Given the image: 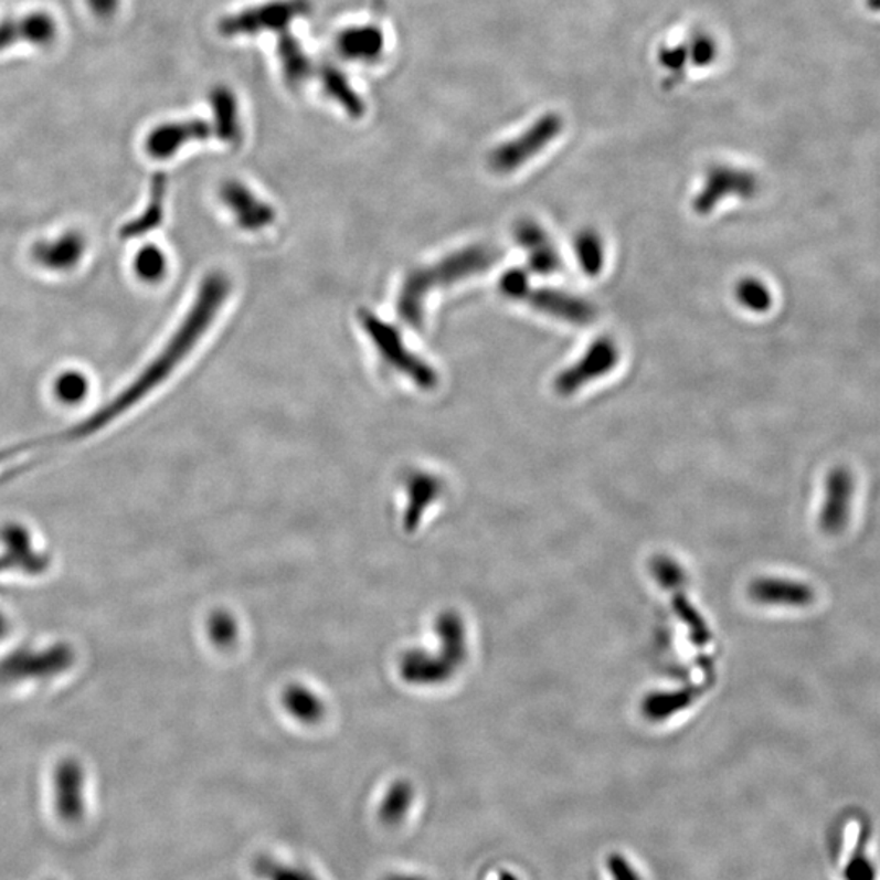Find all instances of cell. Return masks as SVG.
I'll return each mask as SVG.
<instances>
[{"mask_svg": "<svg viewBox=\"0 0 880 880\" xmlns=\"http://www.w3.org/2000/svg\"><path fill=\"white\" fill-rule=\"evenodd\" d=\"M499 253L489 245H471L460 252L445 256L434 265L414 269L407 274L399 296L400 317L417 328L423 325L424 305L427 297L439 287L452 286L460 280L488 272Z\"/></svg>", "mask_w": 880, "mask_h": 880, "instance_id": "obj_2", "label": "cell"}, {"mask_svg": "<svg viewBox=\"0 0 880 880\" xmlns=\"http://www.w3.org/2000/svg\"><path fill=\"white\" fill-rule=\"evenodd\" d=\"M685 46H687L688 61H691V64L697 67L710 66L718 54V47L708 34H695L690 43Z\"/></svg>", "mask_w": 880, "mask_h": 880, "instance_id": "obj_28", "label": "cell"}, {"mask_svg": "<svg viewBox=\"0 0 880 880\" xmlns=\"http://www.w3.org/2000/svg\"><path fill=\"white\" fill-rule=\"evenodd\" d=\"M411 803H413V787L407 781H396L380 806V820L386 827H396L405 820Z\"/></svg>", "mask_w": 880, "mask_h": 880, "instance_id": "obj_22", "label": "cell"}, {"mask_svg": "<svg viewBox=\"0 0 880 880\" xmlns=\"http://www.w3.org/2000/svg\"><path fill=\"white\" fill-rule=\"evenodd\" d=\"M382 880H427L423 878V876L417 874H402V872H392V874L385 876Z\"/></svg>", "mask_w": 880, "mask_h": 880, "instance_id": "obj_34", "label": "cell"}, {"mask_svg": "<svg viewBox=\"0 0 880 880\" xmlns=\"http://www.w3.org/2000/svg\"><path fill=\"white\" fill-rule=\"evenodd\" d=\"M579 266L587 276H598L604 269V240L594 231H584L574 240Z\"/></svg>", "mask_w": 880, "mask_h": 880, "instance_id": "obj_23", "label": "cell"}, {"mask_svg": "<svg viewBox=\"0 0 880 880\" xmlns=\"http://www.w3.org/2000/svg\"><path fill=\"white\" fill-rule=\"evenodd\" d=\"M529 289V276L522 269H509V272L502 274L501 280H499V290H501L502 296L508 297L510 300H520L522 303Z\"/></svg>", "mask_w": 880, "mask_h": 880, "instance_id": "obj_29", "label": "cell"}, {"mask_svg": "<svg viewBox=\"0 0 880 880\" xmlns=\"http://www.w3.org/2000/svg\"><path fill=\"white\" fill-rule=\"evenodd\" d=\"M874 7H876V9H880V0H876Z\"/></svg>", "mask_w": 880, "mask_h": 880, "instance_id": "obj_36", "label": "cell"}, {"mask_svg": "<svg viewBox=\"0 0 880 880\" xmlns=\"http://www.w3.org/2000/svg\"><path fill=\"white\" fill-rule=\"evenodd\" d=\"M87 3L92 12L97 17H102V19L115 15L119 7V0H87Z\"/></svg>", "mask_w": 880, "mask_h": 880, "instance_id": "obj_33", "label": "cell"}, {"mask_svg": "<svg viewBox=\"0 0 880 880\" xmlns=\"http://www.w3.org/2000/svg\"><path fill=\"white\" fill-rule=\"evenodd\" d=\"M85 776L81 765L64 762L54 776V804L61 820L77 824L85 815Z\"/></svg>", "mask_w": 880, "mask_h": 880, "instance_id": "obj_13", "label": "cell"}, {"mask_svg": "<svg viewBox=\"0 0 880 880\" xmlns=\"http://www.w3.org/2000/svg\"><path fill=\"white\" fill-rule=\"evenodd\" d=\"M608 869L613 880H642L636 874L635 869L632 868V865L626 859L619 858V856L609 858Z\"/></svg>", "mask_w": 880, "mask_h": 880, "instance_id": "obj_32", "label": "cell"}, {"mask_svg": "<svg viewBox=\"0 0 880 880\" xmlns=\"http://www.w3.org/2000/svg\"><path fill=\"white\" fill-rule=\"evenodd\" d=\"M277 57L283 68L284 81L290 87H299L314 74V64L294 34L280 33L277 41Z\"/></svg>", "mask_w": 880, "mask_h": 880, "instance_id": "obj_18", "label": "cell"}, {"mask_svg": "<svg viewBox=\"0 0 880 880\" xmlns=\"http://www.w3.org/2000/svg\"><path fill=\"white\" fill-rule=\"evenodd\" d=\"M253 872L256 878L262 880H320L308 869L286 865V862L269 858V856L256 858V861L253 862Z\"/></svg>", "mask_w": 880, "mask_h": 880, "instance_id": "obj_24", "label": "cell"}, {"mask_svg": "<svg viewBox=\"0 0 880 880\" xmlns=\"http://www.w3.org/2000/svg\"><path fill=\"white\" fill-rule=\"evenodd\" d=\"M221 200L234 215L235 222L245 231H262L272 225L276 219L272 205L259 200L242 181H225L221 188Z\"/></svg>", "mask_w": 880, "mask_h": 880, "instance_id": "obj_11", "label": "cell"}, {"mask_svg": "<svg viewBox=\"0 0 880 880\" xmlns=\"http://www.w3.org/2000/svg\"><path fill=\"white\" fill-rule=\"evenodd\" d=\"M359 318H361L362 328H364L369 338L372 339L373 346H375L386 368L403 373L421 389L431 390L437 385V382H439L437 372L406 348L399 331L392 325L386 324L382 318L375 317L372 311L368 310L361 311Z\"/></svg>", "mask_w": 880, "mask_h": 880, "instance_id": "obj_3", "label": "cell"}, {"mask_svg": "<svg viewBox=\"0 0 880 880\" xmlns=\"http://www.w3.org/2000/svg\"><path fill=\"white\" fill-rule=\"evenodd\" d=\"M855 498V476L847 467L831 468L825 481V501L818 523L827 536H838L847 529Z\"/></svg>", "mask_w": 880, "mask_h": 880, "instance_id": "obj_8", "label": "cell"}, {"mask_svg": "<svg viewBox=\"0 0 880 880\" xmlns=\"http://www.w3.org/2000/svg\"><path fill=\"white\" fill-rule=\"evenodd\" d=\"M619 361V349L615 339L602 337L595 339L587 351L584 352L576 364L564 369L554 379V390L558 395L571 396L577 393L582 386L601 377L607 375L616 368Z\"/></svg>", "mask_w": 880, "mask_h": 880, "instance_id": "obj_6", "label": "cell"}, {"mask_svg": "<svg viewBox=\"0 0 880 880\" xmlns=\"http://www.w3.org/2000/svg\"><path fill=\"white\" fill-rule=\"evenodd\" d=\"M311 12L310 0H272L224 17L219 22L222 36H253L266 32H286L294 20Z\"/></svg>", "mask_w": 880, "mask_h": 880, "instance_id": "obj_5", "label": "cell"}, {"mask_svg": "<svg viewBox=\"0 0 880 880\" xmlns=\"http://www.w3.org/2000/svg\"><path fill=\"white\" fill-rule=\"evenodd\" d=\"M321 88L330 100L341 106L352 118H361L365 112L364 102L349 82L348 75L331 63H324L318 67Z\"/></svg>", "mask_w": 880, "mask_h": 880, "instance_id": "obj_17", "label": "cell"}, {"mask_svg": "<svg viewBox=\"0 0 880 880\" xmlns=\"http://www.w3.org/2000/svg\"><path fill=\"white\" fill-rule=\"evenodd\" d=\"M87 379L78 372L63 373L56 383L57 396L66 403L81 402L87 395Z\"/></svg>", "mask_w": 880, "mask_h": 880, "instance_id": "obj_27", "label": "cell"}, {"mask_svg": "<svg viewBox=\"0 0 880 880\" xmlns=\"http://www.w3.org/2000/svg\"><path fill=\"white\" fill-rule=\"evenodd\" d=\"M212 132L211 126L203 119L167 123L153 129L147 137V152L153 159H171L188 142L205 140Z\"/></svg>", "mask_w": 880, "mask_h": 880, "instance_id": "obj_12", "label": "cell"}, {"mask_svg": "<svg viewBox=\"0 0 880 880\" xmlns=\"http://www.w3.org/2000/svg\"><path fill=\"white\" fill-rule=\"evenodd\" d=\"M167 178L162 173H157L150 187V200L146 211L135 219L131 224L123 229L125 237H140L146 232L152 231L162 221L163 200H166Z\"/></svg>", "mask_w": 880, "mask_h": 880, "instance_id": "obj_21", "label": "cell"}, {"mask_svg": "<svg viewBox=\"0 0 880 880\" xmlns=\"http://www.w3.org/2000/svg\"><path fill=\"white\" fill-rule=\"evenodd\" d=\"M229 293H231V283L224 274H211L205 277L201 284L200 293H198L194 304L191 305L184 320L181 321L180 328L174 331L173 337L167 342L166 348L160 351V354L147 365L146 371L140 373L139 377L128 386L123 390L115 400L108 403L105 407L88 417L84 423L68 430L67 433L61 436L50 437V439H41L34 444L23 445V447L10 450L12 454L36 455L41 452L51 450V448L66 445L68 442L84 439V437L92 436L98 433L102 427L108 426L113 421L118 420L123 413L136 406L137 402L146 399L156 386L162 385L167 377L170 375L174 369L178 368L181 361L190 354L191 349L200 342L204 337L205 331L211 327L212 321L218 317V311L221 310L222 305L227 300Z\"/></svg>", "mask_w": 880, "mask_h": 880, "instance_id": "obj_1", "label": "cell"}, {"mask_svg": "<svg viewBox=\"0 0 880 880\" xmlns=\"http://www.w3.org/2000/svg\"><path fill=\"white\" fill-rule=\"evenodd\" d=\"M513 237L526 250L530 272L553 276L563 269V258L547 231L532 219H522L513 227Z\"/></svg>", "mask_w": 880, "mask_h": 880, "instance_id": "obj_10", "label": "cell"}, {"mask_svg": "<svg viewBox=\"0 0 880 880\" xmlns=\"http://www.w3.org/2000/svg\"><path fill=\"white\" fill-rule=\"evenodd\" d=\"M337 46L346 60L356 63H375L385 50V34L373 23L349 26L339 33Z\"/></svg>", "mask_w": 880, "mask_h": 880, "instance_id": "obj_15", "label": "cell"}, {"mask_svg": "<svg viewBox=\"0 0 880 880\" xmlns=\"http://www.w3.org/2000/svg\"><path fill=\"white\" fill-rule=\"evenodd\" d=\"M522 303L529 304L533 310L548 315V317L571 325H581V327L592 324L597 317V310L587 300L564 293V290L550 289V287L529 289Z\"/></svg>", "mask_w": 880, "mask_h": 880, "instance_id": "obj_9", "label": "cell"}, {"mask_svg": "<svg viewBox=\"0 0 880 880\" xmlns=\"http://www.w3.org/2000/svg\"><path fill=\"white\" fill-rule=\"evenodd\" d=\"M687 63L688 53L687 46H685V44H680V46L666 47V50L660 51V64H662V67L676 72V74L683 71V67L687 66Z\"/></svg>", "mask_w": 880, "mask_h": 880, "instance_id": "obj_31", "label": "cell"}, {"mask_svg": "<svg viewBox=\"0 0 880 880\" xmlns=\"http://www.w3.org/2000/svg\"><path fill=\"white\" fill-rule=\"evenodd\" d=\"M845 878L847 880H876V866L872 865L871 859L862 855L861 849H858L849 859L847 869H845Z\"/></svg>", "mask_w": 880, "mask_h": 880, "instance_id": "obj_30", "label": "cell"}, {"mask_svg": "<svg viewBox=\"0 0 880 880\" xmlns=\"http://www.w3.org/2000/svg\"><path fill=\"white\" fill-rule=\"evenodd\" d=\"M57 34L53 17L44 12H34L22 19L0 22V51L9 50L20 43L47 46Z\"/></svg>", "mask_w": 880, "mask_h": 880, "instance_id": "obj_14", "label": "cell"}, {"mask_svg": "<svg viewBox=\"0 0 880 880\" xmlns=\"http://www.w3.org/2000/svg\"><path fill=\"white\" fill-rule=\"evenodd\" d=\"M135 268L140 279L156 283V280L162 279V277L166 276V255H163L162 250L157 248V246H146V248L137 253Z\"/></svg>", "mask_w": 880, "mask_h": 880, "instance_id": "obj_26", "label": "cell"}, {"mask_svg": "<svg viewBox=\"0 0 880 880\" xmlns=\"http://www.w3.org/2000/svg\"><path fill=\"white\" fill-rule=\"evenodd\" d=\"M755 595L759 601L766 604L789 605V607H807L815 601V592L810 585L784 579L760 582Z\"/></svg>", "mask_w": 880, "mask_h": 880, "instance_id": "obj_19", "label": "cell"}, {"mask_svg": "<svg viewBox=\"0 0 880 880\" xmlns=\"http://www.w3.org/2000/svg\"><path fill=\"white\" fill-rule=\"evenodd\" d=\"M735 297L746 310L765 314L773 305L772 290L756 277H745L735 287Z\"/></svg>", "mask_w": 880, "mask_h": 880, "instance_id": "obj_25", "label": "cell"}, {"mask_svg": "<svg viewBox=\"0 0 880 880\" xmlns=\"http://www.w3.org/2000/svg\"><path fill=\"white\" fill-rule=\"evenodd\" d=\"M214 128L212 131L225 144L235 146L242 140V123H240L238 102L234 92L225 85H218L209 94Z\"/></svg>", "mask_w": 880, "mask_h": 880, "instance_id": "obj_16", "label": "cell"}, {"mask_svg": "<svg viewBox=\"0 0 880 880\" xmlns=\"http://www.w3.org/2000/svg\"><path fill=\"white\" fill-rule=\"evenodd\" d=\"M498 880H517V878H513V876L510 874V872H502V874L499 876Z\"/></svg>", "mask_w": 880, "mask_h": 880, "instance_id": "obj_35", "label": "cell"}, {"mask_svg": "<svg viewBox=\"0 0 880 880\" xmlns=\"http://www.w3.org/2000/svg\"><path fill=\"white\" fill-rule=\"evenodd\" d=\"M84 242L78 235L68 234L54 242L41 243L34 250V256L41 265L53 269H67L81 259Z\"/></svg>", "mask_w": 880, "mask_h": 880, "instance_id": "obj_20", "label": "cell"}, {"mask_svg": "<svg viewBox=\"0 0 880 880\" xmlns=\"http://www.w3.org/2000/svg\"><path fill=\"white\" fill-rule=\"evenodd\" d=\"M759 190V178L752 171L729 166L712 167L704 178L703 188L695 198L693 208L698 214L707 215L725 198L752 200Z\"/></svg>", "mask_w": 880, "mask_h": 880, "instance_id": "obj_7", "label": "cell"}, {"mask_svg": "<svg viewBox=\"0 0 880 880\" xmlns=\"http://www.w3.org/2000/svg\"><path fill=\"white\" fill-rule=\"evenodd\" d=\"M563 129L564 119L558 113H544L526 131L506 140L489 153V169L498 174L512 173L542 153Z\"/></svg>", "mask_w": 880, "mask_h": 880, "instance_id": "obj_4", "label": "cell"}]
</instances>
